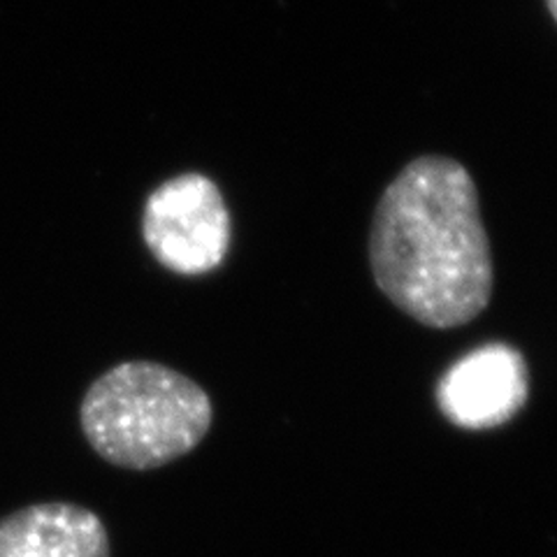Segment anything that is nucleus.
Returning a JSON list of instances; mask_svg holds the SVG:
<instances>
[{"label":"nucleus","instance_id":"obj_2","mask_svg":"<svg viewBox=\"0 0 557 557\" xmlns=\"http://www.w3.org/2000/svg\"><path fill=\"white\" fill-rule=\"evenodd\" d=\"M214 421L200 383L153 360L119 362L100 374L79 405V425L98 456L131 472L184 458Z\"/></svg>","mask_w":557,"mask_h":557},{"label":"nucleus","instance_id":"obj_1","mask_svg":"<svg viewBox=\"0 0 557 557\" xmlns=\"http://www.w3.org/2000/svg\"><path fill=\"white\" fill-rule=\"evenodd\" d=\"M370 268L381 293L428 327L465 325L487 307L493 251L462 163L421 156L403 168L374 209Z\"/></svg>","mask_w":557,"mask_h":557},{"label":"nucleus","instance_id":"obj_5","mask_svg":"<svg viewBox=\"0 0 557 557\" xmlns=\"http://www.w3.org/2000/svg\"><path fill=\"white\" fill-rule=\"evenodd\" d=\"M0 557H112V544L91 509L40 502L0 518Z\"/></svg>","mask_w":557,"mask_h":557},{"label":"nucleus","instance_id":"obj_4","mask_svg":"<svg viewBox=\"0 0 557 557\" xmlns=\"http://www.w3.org/2000/svg\"><path fill=\"white\" fill-rule=\"evenodd\" d=\"M528 395L525 358L507 344H487L442 376L437 403L453 425L487 430L509 423L525 407Z\"/></svg>","mask_w":557,"mask_h":557},{"label":"nucleus","instance_id":"obj_3","mask_svg":"<svg viewBox=\"0 0 557 557\" xmlns=\"http://www.w3.org/2000/svg\"><path fill=\"white\" fill-rule=\"evenodd\" d=\"M231 233L221 190L200 172L163 182L145 202L143 239L159 265L174 274L214 272L228 256Z\"/></svg>","mask_w":557,"mask_h":557},{"label":"nucleus","instance_id":"obj_6","mask_svg":"<svg viewBox=\"0 0 557 557\" xmlns=\"http://www.w3.org/2000/svg\"><path fill=\"white\" fill-rule=\"evenodd\" d=\"M548 3V10H550V14H553V20L557 22V0H546Z\"/></svg>","mask_w":557,"mask_h":557}]
</instances>
